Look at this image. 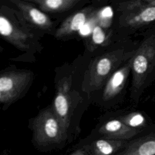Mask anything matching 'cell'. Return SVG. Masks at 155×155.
<instances>
[{"instance_id":"3957f363","label":"cell","mask_w":155,"mask_h":155,"mask_svg":"<svg viewBox=\"0 0 155 155\" xmlns=\"http://www.w3.org/2000/svg\"><path fill=\"white\" fill-rule=\"evenodd\" d=\"M33 27L18 10L0 4V36L22 51L37 50L39 45Z\"/></svg>"},{"instance_id":"7a4b0ae2","label":"cell","mask_w":155,"mask_h":155,"mask_svg":"<svg viewBox=\"0 0 155 155\" xmlns=\"http://www.w3.org/2000/svg\"><path fill=\"white\" fill-rule=\"evenodd\" d=\"M130 97L137 104L144 91L155 79V28L149 29L133 58Z\"/></svg>"},{"instance_id":"30bf717a","label":"cell","mask_w":155,"mask_h":155,"mask_svg":"<svg viewBox=\"0 0 155 155\" xmlns=\"http://www.w3.org/2000/svg\"><path fill=\"white\" fill-rule=\"evenodd\" d=\"M70 84L67 79L58 84L52 108L65 130L69 125L71 114V99L69 94Z\"/></svg>"},{"instance_id":"5bb4252c","label":"cell","mask_w":155,"mask_h":155,"mask_svg":"<svg viewBox=\"0 0 155 155\" xmlns=\"http://www.w3.org/2000/svg\"><path fill=\"white\" fill-rule=\"evenodd\" d=\"M37 5L44 13H59L68 11L81 2V0H28Z\"/></svg>"},{"instance_id":"5b68a950","label":"cell","mask_w":155,"mask_h":155,"mask_svg":"<svg viewBox=\"0 0 155 155\" xmlns=\"http://www.w3.org/2000/svg\"><path fill=\"white\" fill-rule=\"evenodd\" d=\"M155 21V6L145 0V4L134 10L119 13L116 32L126 36Z\"/></svg>"},{"instance_id":"2e32d148","label":"cell","mask_w":155,"mask_h":155,"mask_svg":"<svg viewBox=\"0 0 155 155\" xmlns=\"http://www.w3.org/2000/svg\"><path fill=\"white\" fill-rule=\"evenodd\" d=\"M110 36L111 35H107L105 30L97 24L91 34V47L90 49L99 45H105L108 46L110 44Z\"/></svg>"},{"instance_id":"6da1fadb","label":"cell","mask_w":155,"mask_h":155,"mask_svg":"<svg viewBox=\"0 0 155 155\" xmlns=\"http://www.w3.org/2000/svg\"><path fill=\"white\" fill-rule=\"evenodd\" d=\"M139 44L119 39L114 41L107 51L96 57L88 70L89 90L102 88L111 75L133 56Z\"/></svg>"},{"instance_id":"277c9868","label":"cell","mask_w":155,"mask_h":155,"mask_svg":"<svg viewBox=\"0 0 155 155\" xmlns=\"http://www.w3.org/2000/svg\"><path fill=\"white\" fill-rule=\"evenodd\" d=\"M30 71L15 70L0 73V92L2 103L10 104L24 92L32 78Z\"/></svg>"},{"instance_id":"7c38bea8","label":"cell","mask_w":155,"mask_h":155,"mask_svg":"<svg viewBox=\"0 0 155 155\" xmlns=\"http://www.w3.org/2000/svg\"><path fill=\"white\" fill-rule=\"evenodd\" d=\"M96 11L93 7L88 6L68 16L57 28L54 34L55 38L60 39L79 31Z\"/></svg>"},{"instance_id":"e0dca14e","label":"cell","mask_w":155,"mask_h":155,"mask_svg":"<svg viewBox=\"0 0 155 155\" xmlns=\"http://www.w3.org/2000/svg\"><path fill=\"white\" fill-rule=\"evenodd\" d=\"M114 12L111 6H105L100 10H97L96 13L97 22L99 25L106 30L111 25Z\"/></svg>"},{"instance_id":"9c48e42d","label":"cell","mask_w":155,"mask_h":155,"mask_svg":"<svg viewBox=\"0 0 155 155\" xmlns=\"http://www.w3.org/2000/svg\"><path fill=\"white\" fill-rule=\"evenodd\" d=\"M144 130L134 129L129 127L120 120L114 117L104 122L98 128L97 133L99 136V137L129 141Z\"/></svg>"},{"instance_id":"4fadbf2b","label":"cell","mask_w":155,"mask_h":155,"mask_svg":"<svg viewBox=\"0 0 155 155\" xmlns=\"http://www.w3.org/2000/svg\"><path fill=\"white\" fill-rule=\"evenodd\" d=\"M127 142L98 137L89 147L91 155H116L125 147Z\"/></svg>"},{"instance_id":"8992f818","label":"cell","mask_w":155,"mask_h":155,"mask_svg":"<svg viewBox=\"0 0 155 155\" xmlns=\"http://www.w3.org/2000/svg\"><path fill=\"white\" fill-rule=\"evenodd\" d=\"M33 126L37 138L41 140H58L65 132L52 107L41 110L33 119Z\"/></svg>"},{"instance_id":"9a60e30c","label":"cell","mask_w":155,"mask_h":155,"mask_svg":"<svg viewBox=\"0 0 155 155\" xmlns=\"http://www.w3.org/2000/svg\"><path fill=\"white\" fill-rule=\"evenodd\" d=\"M126 125L134 129L144 130L152 124H148L145 117L139 112L132 111L124 113L114 117Z\"/></svg>"},{"instance_id":"52a82bcc","label":"cell","mask_w":155,"mask_h":155,"mask_svg":"<svg viewBox=\"0 0 155 155\" xmlns=\"http://www.w3.org/2000/svg\"><path fill=\"white\" fill-rule=\"evenodd\" d=\"M116 155H155V124L128 141Z\"/></svg>"},{"instance_id":"ffe728a7","label":"cell","mask_w":155,"mask_h":155,"mask_svg":"<svg viewBox=\"0 0 155 155\" xmlns=\"http://www.w3.org/2000/svg\"><path fill=\"white\" fill-rule=\"evenodd\" d=\"M79 155H85V154H79Z\"/></svg>"},{"instance_id":"d6986e66","label":"cell","mask_w":155,"mask_h":155,"mask_svg":"<svg viewBox=\"0 0 155 155\" xmlns=\"http://www.w3.org/2000/svg\"><path fill=\"white\" fill-rule=\"evenodd\" d=\"M3 50H4L3 47H2L0 45V53H1V52L3 51Z\"/></svg>"},{"instance_id":"8fae6325","label":"cell","mask_w":155,"mask_h":155,"mask_svg":"<svg viewBox=\"0 0 155 155\" xmlns=\"http://www.w3.org/2000/svg\"><path fill=\"white\" fill-rule=\"evenodd\" d=\"M132 58L111 75L102 88V100L103 102H108L113 101L124 88L131 73Z\"/></svg>"},{"instance_id":"ac0fdd59","label":"cell","mask_w":155,"mask_h":155,"mask_svg":"<svg viewBox=\"0 0 155 155\" xmlns=\"http://www.w3.org/2000/svg\"><path fill=\"white\" fill-rule=\"evenodd\" d=\"M2 96L0 92V102H2Z\"/></svg>"},{"instance_id":"ba28073f","label":"cell","mask_w":155,"mask_h":155,"mask_svg":"<svg viewBox=\"0 0 155 155\" xmlns=\"http://www.w3.org/2000/svg\"><path fill=\"white\" fill-rule=\"evenodd\" d=\"M10 2L17 7L24 19L33 28L44 31L53 28L54 23L50 18L29 1L10 0Z\"/></svg>"}]
</instances>
